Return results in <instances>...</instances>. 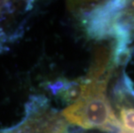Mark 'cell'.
<instances>
[{
  "instance_id": "obj_1",
  "label": "cell",
  "mask_w": 134,
  "mask_h": 133,
  "mask_svg": "<svg viewBox=\"0 0 134 133\" xmlns=\"http://www.w3.org/2000/svg\"><path fill=\"white\" fill-rule=\"evenodd\" d=\"M104 71L105 67L99 62L81 85L75 100L62 112L69 124L83 129L120 131V124L107 95L110 75H104Z\"/></svg>"
},
{
  "instance_id": "obj_3",
  "label": "cell",
  "mask_w": 134,
  "mask_h": 133,
  "mask_svg": "<svg viewBox=\"0 0 134 133\" xmlns=\"http://www.w3.org/2000/svg\"><path fill=\"white\" fill-rule=\"evenodd\" d=\"M6 4V2L4 1H0V10L3 9V7L4 6V5Z\"/></svg>"
},
{
  "instance_id": "obj_2",
  "label": "cell",
  "mask_w": 134,
  "mask_h": 133,
  "mask_svg": "<svg viewBox=\"0 0 134 133\" xmlns=\"http://www.w3.org/2000/svg\"><path fill=\"white\" fill-rule=\"evenodd\" d=\"M115 113L120 124L119 133H134V91L128 86L116 92Z\"/></svg>"
}]
</instances>
